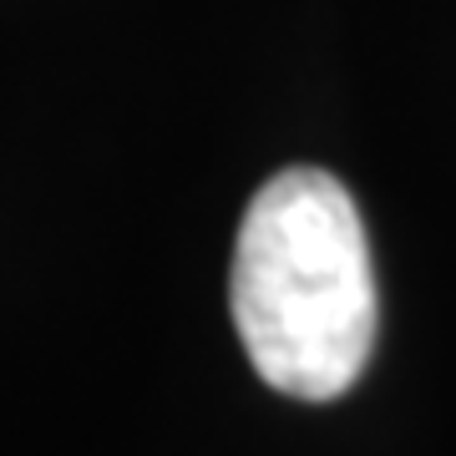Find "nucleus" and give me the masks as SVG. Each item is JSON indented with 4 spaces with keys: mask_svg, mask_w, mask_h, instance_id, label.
<instances>
[{
    "mask_svg": "<svg viewBox=\"0 0 456 456\" xmlns=\"http://www.w3.org/2000/svg\"><path fill=\"white\" fill-rule=\"evenodd\" d=\"M228 305L264 386L294 401H335L355 386L380 299L360 213L330 173L284 167L254 193Z\"/></svg>",
    "mask_w": 456,
    "mask_h": 456,
    "instance_id": "f257e3e1",
    "label": "nucleus"
}]
</instances>
